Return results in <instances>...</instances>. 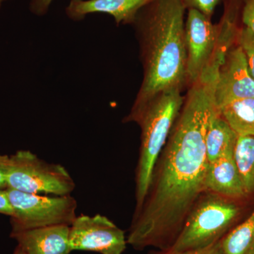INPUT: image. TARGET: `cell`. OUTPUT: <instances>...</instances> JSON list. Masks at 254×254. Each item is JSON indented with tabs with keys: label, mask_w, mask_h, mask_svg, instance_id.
I'll return each instance as SVG.
<instances>
[{
	"label": "cell",
	"mask_w": 254,
	"mask_h": 254,
	"mask_svg": "<svg viewBox=\"0 0 254 254\" xmlns=\"http://www.w3.org/2000/svg\"><path fill=\"white\" fill-rule=\"evenodd\" d=\"M218 71H205L188 92L158 160L143 205L135 211L127 244L134 250H170L190 210L205 192V136L216 110Z\"/></svg>",
	"instance_id": "6da1fadb"
},
{
	"label": "cell",
	"mask_w": 254,
	"mask_h": 254,
	"mask_svg": "<svg viewBox=\"0 0 254 254\" xmlns=\"http://www.w3.org/2000/svg\"><path fill=\"white\" fill-rule=\"evenodd\" d=\"M181 0H150L133 24L139 42L143 79L131 110L165 91L187 86L185 14Z\"/></svg>",
	"instance_id": "7a4b0ae2"
},
{
	"label": "cell",
	"mask_w": 254,
	"mask_h": 254,
	"mask_svg": "<svg viewBox=\"0 0 254 254\" xmlns=\"http://www.w3.org/2000/svg\"><path fill=\"white\" fill-rule=\"evenodd\" d=\"M185 101L182 91L160 92L136 110H131L125 123H136L141 128L139 158L135 177V211L143 205L149 189L155 164L168 141Z\"/></svg>",
	"instance_id": "3957f363"
},
{
	"label": "cell",
	"mask_w": 254,
	"mask_h": 254,
	"mask_svg": "<svg viewBox=\"0 0 254 254\" xmlns=\"http://www.w3.org/2000/svg\"><path fill=\"white\" fill-rule=\"evenodd\" d=\"M240 203L205 191L190 210L170 250L176 252L199 250L221 240L240 218L242 211Z\"/></svg>",
	"instance_id": "277c9868"
},
{
	"label": "cell",
	"mask_w": 254,
	"mask_h": 254,
	"mask_svg": "<svg viewBox=\"0 0 254 254\" xmlns=\"http://www.w3.org/2000/svg\"><path fill=\"white\" fill-rule=\"evenodd\" d=\"M6 182L7 188L35 194L71 195L76 187L63 165L48 163L25 150L9 156Z\"/></svg>",
	"instance_id": "5b68a950"
},
{
	"label": "cell",
	"mask_w": 254,
	"mask_h": 254,
	"mask_svg": "<svg viewBox=\"0 0 254 254\" xmlns=\"http://www.w3.org/2000/svg\"><path fill=\"white\" fill-rule=\"evenodd\" d=\"M14 214L10 217L12 230L68 225L76 218L77 202L71 195H46L24 193L6 188Z\"/></svg>",
	"instance_id": "8992f818"
},
{
	"label": "cell",
	"mask_w": 254,
	"mask_h": 254,
	"mask_svg": "<svg viewBox=\"0 0 254 254\" xmlns=\"http://www.w3.org/2000/svg\"><path fill=\"white\" fill-rule=\"evenodd\" d=\"M68 241L71 251L100 254H123L127 244L125 232L100 214L76 216L70 226Z\"/></svg>",
	"instance_id": "52a82bcc"
},
{
	"label": "cell",
	"mask_w": 254,
	"mask_h": 254,
	"mask_svg": "<svg viewBox=\"0 0 254 254\" xmlns=\"http://www.w3.org/2000/svg\"><path fill=\"white\" fill-rule=\"evenodd\" d=\"M251 97H254V80L237 43L227 52L218 68L214 90L215 106L220 109L234 100Z\"/></svg>",
	"instance_id": "ba28073f"
},
{
	"label": "cell",
	"mask_w": 254,
	"mask_h": 254,
	"mask_svg": "<svg viewBox=\"0 0 254 254\" xmlns=\"http://www.w3.org/2000/svg\"><path fill=\"white\" fill-rule=\"evenodd\" d=\"M70 226L55 225L11 232L10 237L27 254H69Z\"/></svg>",
	"instance_id": "9c48e42d"
},
{
	"label": "cell",
	"mask_w": 254,
	"mask_h": 254,
	"mask_svg": "<svg viewBox=\"0 0 254 254\" xmlns=\"http://www.w3.org/2000/svg\"><path fill=\"white\" fill-rule=\"evenodd\" d=\"M150 0H71L66 8L68 17L80 20L91 13L113 16L118 24L133 23L140 10Z\"/></svg>",
	"instance_id": "30bf717a"
},
{
	"label": "cell",
	"mask_w": 254,
	"mask_h": 254,
	"mask_svg": "<svg viewBox=\"0 0 254 254\" xmlns=\"http://www.w3.org/2000/svg\"><path fill=\"white\" fill-rule=\"evenodd\" d=\"M205 187V191L238 202L250 197L246 192L234 156L220 158L209 163Z\"/></svg>",
	"instance_id": "8fae6325"
},
{
	"label": "cell",
	"mask_w": 254,
	"mask_h": 254,
	"mask_svg": "<svg viewBox=\"0 0 254 254\" xmlns=\"http://www.w3.org/2000/svg\"><path fill=\"white\" fill-rule=\"evenodd\" d=\"M237 138V133L216 109L210 118L205 136V150L208 163L234 156Z\"/></svg>",
	"instance_id": "7c38bea8"
},
{
	"label": "cell",
	"mask_w": 254,
	"mask_h": 254,
	"mask_svg": "<svg viewBox=\"0 0 254 254\" xmlns=\"http://www.w3.org/2000/svg\"><path fill=\"white\" fill-rule=\"evenodd\" d=\"M217 110L237 136L254 135V97L234 100Z\"/></svg>",
	"instance_id": "4fadbf2b"
},
{
	"label": "cell",
	"mask_w": 254,
	"mask_h": 254,
	"mask_svg": "<svg viewBox=\"0 0 254 254\" xmlns=\"http://www.w3.org/2000/svg\"><path fill=\"white\" fill-rule=\"evenodd\" d=\"M234 159L249 196L254 194V135L238 136Z\"/></svg>",
	"instance_id": "5bb4252c"
},
{
	"label": "cell",
	"mask_w": 254,
	"mask_h": 254,
	"mask_svg": "<svg viewBox=\"0 0 254 254\" xmlns=\"http://www.w3.org/2000/svg\"><path fill=\"white\" fill-rule=\"evenodd\" d=\"M225 254H251L254 250V210L221 240Z\"/></svg>",
	"instance_id": "9a60e30c"
},
{
	"label": "cell",
	"mask_w": 254,
	"mask_h": 254,
	"mask_svg": "<svg viewBox=\"0 0 254 254\" xmlns=\"http://www.w3.org/2000/svg\"><path fill=\"white\" fill-rule=\"evenodd\" d=\"M237 43L243 50L249 71L254 80V33L250 28L242 26L237 38Z\"/></svg>",
	"instance_id": "2e32d148"
},
{
	"label": "cell",
	"mask_w": 254,
	"mask_h": 254,
	"mask_svg": "<svg viewBox=\"0 0 254 254\" xmlns=\"http://www.w3.org/2000/svg\"><path fill=\"white\" fill-rule=\"evenodd\" d=\"M186 9L198 10L211 18L217 6L224 0H181Z\"/></svg>",
	"instance_id": "e0dca14e"
},
{
	"label": "cell",
	"mask_w": 254,
	"mask_h": 254,
	"mask_svg": "<svg viewBox=\"0 0 254 254\" xmlns=\"http://www.w3.org/2000/svg\"><path fill=\"white\" fill-rule=\"evenodd\" d=\"M149 254H225L222 250L221 240L217 242L213 245L208 246L205 248L199 250L184 251V252H176V251L166 250L160 252H152Z\"/></svg>",
	"instance_id": "ac0fdd59"
},
{
	"label": "cell",
	"mask_w": 254,
	"mask_h": 254,
	"mask_svg": "<svg viewBox=\"0 0 254 254\" xmlns=\"http://www.w3.org/2000/svg\"><path fill=\"white\" fill-rule=\"evenodd\" d=\"M241 19L243 26L254 33V0H241Z\"/></svg>",
	"instance_id": "d6986e66"
},
{
	"label": "cell",
	"mask_w": 254,
	"mask_h": 254,
	"mask_svg": "<svg viewBox=\"0 0 254 254\" xmlns=\"http://www.w3.org/2000/svg\"><path fill=\"white\" fill-rule=\"evenodd\" d=\"M0 213L10 217L14 214L6 190H0Z\"/></svg>",
	"instance_id": "ffe728a7"
},
{
	"label": "cell",
	"mask_w": 254,
	"mask_h": 254,
	"mask_svg": "<svg viewBox=\"0 0 254 254\" xmlns=\"http://www.w3.org/2000/svg\"><path fill=\"white\" fill-rule=\"evenodd\" d=\"M9 156L0 153V190H6L7 188L6 182V173H7V165Z\"/></svg>",
	"instance_id": "44dd1931"
},
{
	"label": "cell",
	"mask_w": 254,
	"mask_h": 254,
	"mask_svg": "<svg viewBox=\"0 0 254 254\" xmlns=\"http://www.w3.org/2000/svg\"><path fill=\"white\" fill-rule=\"evenodd\" d=\"M53 0H32L31 9L36 14H44Z\"/></svg>",
	"instance_id": "7402d4cb"
},
{
	"label": "cell",
	"mask_w": 254,
	"mask_h": 254,
	"mask_svg": "<svg viewBox=\"0 0 254 254\" xmlns=\"http://www.w3.org/2000/svg\"><path fill=\"white\" fill-rule=\"evenodd\" d=\"M27 254L26 252H23L19 247H16V250H15L14 254Z\"/></svg>",
	"instance_id": "603a6c76"
},
{
	"label": "cell",
	"mask_w": 254,
	"mask_h": 254,
	"mask_svg": "<svg viewBox=\"0 0 254 254\" xmlns=\"http://www.w3.org/2000/svg\"><path fill=\"white\" fill-rule=\"evenodd\" d=\"M4 1H6V0H0V6H1V4H2Z\"/></svg>",
	"instance_id": "cb8c5ba5"
},
{
	"label": "cell",
	"mask_w": 254,
	"mask_h": 254,
	"mask_svg": "<svg viewBox=\"0 0 254 254\" xmlns=\"http://www.w3.org/2000/svg\"><path fill=\"white\" fill-rule=\"evenodd\" d=\"M251 254H254V250H253V252H252V253H251Z\"/></svg>",
	"instance_id": "d4e9b609"
}]
</instances>
